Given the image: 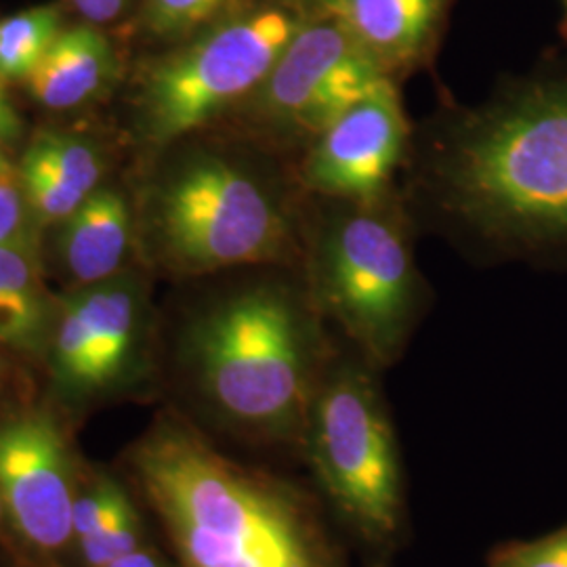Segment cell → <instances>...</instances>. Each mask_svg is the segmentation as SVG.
I'll use <instances>...</instances> for the list:
<instances>
[{"instance_id":"obj_1","label":"cell","mask_w":567,"mask_h":567,"mask_svg":"<svg viewBox=\"0 0 567 567\" xmlns=\"http://www.w3.org/2000/svg\"><path fill=\"white\" fill-rule=\"evenodd\" d=\"M400 187L416 225L466 255L567 244V81L450 105L414 128Z\"/></svg>"},{"instance_id":"obj_24","label":"cell","mask_w":567,"mask_h":567,"mask_svg":"<svg viewBox=\"0 0 567 567\" xmlns=\"http://www.w3.org/2000/svg\"><path fill=\"white\" fill-rule=\"evenodd\" d=\"M21 121L16 105L7 97L4 84H0V143L11 142L20 135Z\"/></svg>"},{"instance_id":"obj_5","label":"cell","mask_w":567,"mask_h":567,"mask_svg":"<svg viewBox=\"0 0 567 567\" xmlns=\"http://www.w3.org/2000/svg\"><path fill=\"white\" fill-rule=\"evenodd\" d=\"M402 194L381 200L309 196L301 271L326 324L374 368L395 364L423 318L425 276Z\"/></svg>"},{"instance_id":"obj_12","label":"cell","mask_w":567,"mask_h":567,"mask_svg":"<svg viewBox=\"0 0 567 567\" xmlns=\"http://www.w3.org/2000/svg\"><path fill=\"white\" fill-rule=\"evenodd\" d=\"M105 163L100 150L81 135L42 131L21 154L16 177L37 224L60 225L95 189Z\"/></svg>"},{"instance_id":"obj_16","label":"cell","mask_w":567,"mask_h":567,"mask_svg":"<svg viewBox=\"0 0 567 567\" xmlns=\"http://www.w3.org/2000/svg\"><path fill=\"white\" fill-rule=\"evenodd\" d=\"M58 311L42 282L37 238L0 246V347L39 355L51 341Z\"/></svg>"},{"instance_id":"obj_22","label":"cell","mask_w":567,"mask_h":567,"mask_svg":"<svg viewBox=\"0 0 567 567\" xmlns=\"http://www.w3.org/2000/svg\"><path fill=\"white\" fill-rule=\"evenodd\" d=\"M13 177L16 175L0 179V246L32 236L34 217L20 182Z\"/></svg>"},{"instance_id":"obj_7","label":"cell","mask_w":567,"mask_h":567,"mask_svg":"<svg viewBox=\"0 0 567 567\" xmlns=\"http://www.w3.org/2000/svg\"><path fill=\"white\" fill-rule=\"evenodd\" d=\"M311 16L292 2H264L156 61L137 95L143 143L163 152L224 122L259 89Z\"/></svg>"},{"instance_id":"obj_4","label":"cell","mask_w":567,"mask_h":567,"mask_svg":"<svg viewBox=\"0 0 567 567\" xmlns=\"http://www.w3.org/2000/svg\"><path fill=\"white\" fill-rule=\"evenodd\" d=\"M133 466L185 567H341L303 492L231 463L177 416L143 435Z\"/></svg>"},{"instance_id":"obj_8","label":"cell","mask_w":567,"mask_h":567,"mask_svg":"<svg viewBox=\"0 0 567 567\" xmlns=\"http://www.w3.org/2000/svg\"><path fill=\"white\" fill-rule=\"evenodd\" d=\"M389 79L341 20L322 9L297 30L259 89L224 122L231 133L295 163L330 122Z\"/></svg>"},{"instance_id":"obj_30","label":"cell","mask_w":567,"mask_h":567,"mask_svg":"<svg viewBox=\"0 0 567 567\" xmlns=\"http://www.w3.org/2000/svg\"><path fill=\"white\" fill-rule=\"evenodd\" d=\"M564 2H566V9H567V0H564Z\"/></svg>"},{"instance_id":"obj_23","label":"cell","mask_w":567,"mask_h":567,"mask_svg":"<svg viewBox=\"0 0 567 567\" xmlns=\"http://www.w3.org/2000/svg\"><path fill=\"white\" fill-rule=\"evenodd\" d=\"M74 9L91 23H107L121 18L128 0H72Z\"/></svg>"},{"instance_id":"obj_9","label":"cell","mask_w":567,"mask_h":567,"mask_svg":"<svg viewBox=\"0 0 567 567\" xmlns=\"http://www.w3.org/2000/svg\"><path fill=\"white\" fill-rule=\"evenodd\" d=\"M412 137L400 82L389 79L305 147L297 177L311 198L381 200L400 192Z\"/></svg>"},{"instance_id":"obj_13","label":"cell","mask_w":567,"mask_h":567,"mask_svg":"<svg viewBox=\"0 0 567 567\" xmlns=\"http://www.w3.org/2000/svg\"><path fill=\"white\" fill-rule=\"evenodd\" d=\"M328 11L398 81L425 60L444 0H332Z\"/></svg>"},{"instance_id":"obj_15","label":"cell","mask_w":567,"mask_h":567,"mask_svg":"<svg viewBox=\"0 0 567 567\" xmlns=\"http://www.w3.org/2000/svg\"><path fill=\"white\" fill-rule=\"evenodd\" d=\"M116 74V55L100 30L79 25L61 30L28 76V91L37 102L65 112L100 97Z\"/></svg>"},{"instance_id":"obj_26","label":"cell","mask_w":567,"mask_h":567,"mask_svg":"<svg viewBox=\"0 0 567 567\" xmlns=\"http://www.w3.org/2000/svg\"><path fill=\"white\" fill-rule=\"evenodd\" d=\"M16 171H13V166L9 163V156H7V152H4V147H2V143H0V179H4V177H11Z\"/></svg>"},{"instance_id":"obj_29","label":"cell","mask_w":567,"mask_h":567,"mask_svg":"<svg viewBox=\"0 0 567 567\" xmlns=\"http://www.w3.org/2000/svg\"><path fill=\"white\" fill-rule=\"evenodd\" d=\"M0 517H2V503H0Z\"/></svg>"},{"instance_id":"obj_2","label":"cell","mask_w":567,"mask_h":567,"mask_svg":"<svg viewBox=\"0 0 567 567\" xmlns=\"http://www.w3.org/2000/svg\"><path fill=\"white\" fill-rule=\"evenodd\" d=\"M163 154L142 206L143 244L161 269L179 278L301 269L309 196L292 161L236 133H196Z\"/></svg>"},{"instance_id":"obj_11","label":"cell","mask_w":567,"mask_h":567,"mask_svg":"<svg viewBox=\"0 0 567 567\" xmlns=\"http://www.w3.org/2000/svg\"><path fill=\"white\" fill-rule=\"evenodd\" d=\"M89 330L86 398L124 381L137 365L145 328V290L137 276H118L79 288Z\"/></svg>"},{"instance_id":"obj_18","label":"cell","mask_w":567,"mask_h":567,"mask_svg":"<svg viewBox=\"0 0 567 567\" xmlns=\"http://www.w3.org/2000/svg\"><path fill=\"white\" fill-rule=\"evenodd\" d=\"M229 0H145V25L163 39L192 34L217 18Z\"/></svg>"},{"instance_id":"obj_27","label":"cell","mask_w":567,"mask_h":567,"mask_svg":"<svg viewBox=\"0 0 567 567\" xmlns=\"http://www.w3.org/2000/svg\"><path fill=\"white\" fill-rule=\"evenodd\" d=\"M311 2H318V4H320V7H322V9H328V7H330V2H332V0H311Z\"/></svg>"},{"instance_id":"obj_20","label":"cell","mask_w":567,"mask_h":567,"mask_svg":"<svg viewBox=\"0 0 567 567\" xmlns=\"http://www.w3.org/2000/svg\"><path fill=\"white\" fill-rule=\"evenodd\" d=\"M486 567H567V524L540 538L494 548Z\"/></svg>"},{"instance_id":"obj_14","label":"cell","mask_w":567,"mask_h":567,"mask_svg":"<svg viewBox=\"0 0 567 567\" xmlns=\"http://www.w3.org/2000/svg\"><path fill=\"white\" fill-rule=\"evenodd\" d=\"M133 210L116 187H100L61 221L55 250L65 274L93 286L122 274L133 244Z\"/></svg>"},{"instance_id":"obj_17","label":"cell","mask_w":567,"mask_h":567,"mask_svg":"<svg viewBox=\"0 0 567 567\" xmlns=\"http://www.w3.org/2000/svg\"><path fill=\"white\" fill-rule=\"evenodd\" d=\"M60 32V9L53 4L0 20V84L28 81Z\"/></svg>"},{"instance_id":"obj_6","label":"cell","mask_w":567,"mask_h":567,"mask_svg":"<svg viewBox=\"0 0 567 567\" xmlns=\"http://www.w3.org/2000/svg\"><path fill=\"white\" fill-rule=\"evenodd\" d=\"M374 365L334 351L305 425V458L334 511L368 543H391L404 519L395 431Z\"/></svg>"},{"instance_id":"obj_25","label":"cell","mask_w":567,"mask_h":567,"mask_svg":"<svg viewBox=\"0 0 567 567\" xmlns=\"http://www.w3.org/2000/svg\"><path fill=\"white\" fill-rule=\"evenodd\" d=\"M107 567H168L164 566L163 561L154 555V553H147V550H133L128 555H124L121 559H116L114 564H110Z\"/></svg>"},{"instance_id":"obj_19","label":"cell","mask_w":567,"mask_h":567,"mask_svg":"<svg viewBox=\"0 0 567 567\" xmlns=\"http://www.w3.org/2000/svg\"><path fill=\"white\" fill-rule=\"evenodd\" d=\"M140 538H142V522L135 507L128 503L100 532L81 540L82 555L86 564L93 567H107L124 555L137 550Z\"/></svg>"},{"instance_id":"obj_10","label":"cell","mask_w":567,"mask_h":567,"mask_svg":"<svg viewBox=\"0 0 567 567\" xmlns=\"http://www.w3.org/2000/svg\"><path fill=\"white\" fill-rule=\"evenodd\" d=\"M72 468L60 426L42 412L0 423V503L21 538L42 550L60 548L72 529Z\"/></svg>"},{"instance_id":"obj_28","label":"cell","mask_w":567,"mask_h":567,"mask_svg":"<svg viewBox=\"0 0 567 567\" xmlns=\"http://www.w3.org/2000/svg\"><path fill=\"white\" fill-rule=\"evenodd\" d=\"M2 372H4V360H2V353H0V385H2Z\"/></svg>"},{"instance_id":"obj_21","label":"cell","mask_w":567,"mask_h":567,"mask_svg":"<svg viewBox=\"0 0 567 567\" xmlns=\"http://www.w3.org/2000/svg\"><path fill=\"white\" fill-rule=\"evenodd\" d=\"M131 501L121 486L114 482H102L89 494L74 501L72 529L79 540H84L112 522Z\"/></svg>"},{"instance_id":"obj_3","label":"cell","mask_w":567,"mask_h":567,"mask_svg":"<svg viewBox=\"0 0 567 567\" xmlns=\"http://www.w3.org/2000/svg\"><path fill=\"white\" fill-rule=\"evenodd\" d=\"M297 267H257L200 305L183 328L182 360L225 423L301 446L309 408L337 344Z\"/></svg>"}]
</instances>
